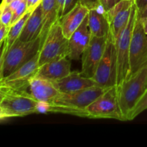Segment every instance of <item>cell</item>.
Instances as JSON below:
<instances>
[{"mask_svg": "<svg viewBox=\"0 0 147 147\" xmlns=\"http://www.w3.org/2000/svg\"><path fill=\"white\" fill-rule=\"evenodd\" d=\"M106 90L96 86L71 93H60L49 103L48 112L88 118L86 108Z\"/></svg>", "mask_w": 147, "mask_h": 147, "instance_id": "cell-1", "label": "cell"}, {"mask_svg": "<svg viewBox=\"0 0 147 147\" xmlns=\"http://www.w3.org/2000/svg\"><path fill=\"white\" fill-rule=\"evenodd\" d=\"M38 101L27 90L0 86V119L37 113Z\"/></svg>", "mask_w": 147, "mask_h": 147, "instance_id": "cell-2", "label": "cell"}, {"mask_svg": "<svg viewBox=\"0 0 147 147\" xmlns=\"http://www.w3.org/2000/svg\"><path fill=\"white\" fill-rule=\"evenodd\" d=\"M147 90V63L117 86L118 98L123 121L129 117L137 102Z\"/></svg>", "mask_w": 147, "mask_h": 147, "instance_id": "cell-3", "label": "cell"}, {"mask_svg": "<svg viewBox=\"0 0 147 147\" xmlns=\"http://www.w3.org/2000/svg\"><path fill=\"white\" fill-rule=\"evenodd\" d=\"M44 37L22 42L17 40L0 59V79L9 76L34 57L40 52Z\"/></svg>", "mask_w": 147, "mask_h": 147, "instance_id": "cell-4", "label": "cell"}, {"mask_svg": "<svg viewBox=\"0 0 147 147\" xmlns=\"http://www.w3.org/2000/svg\"><path fill=\"white\" fill-rule=\"evenodd\" d=\"M68 39L63 34L60 21L51 26L42 41L40 50V66L63 57H68Z\"/></svg>", "mask_w": 147, "mask_h": 147, "instance_id": "cell-5", "label": "cell"}, {"mask_svg": "<svg viewBox=\"0 0 147 147\" xmlns=\"http://www.w3.org/2000/svg\"><path fill=\"white\" fill-rule=\"evenodd\" d=\"M137 14L138 8L136 4L133 9L129 23L120 35L114 40L117 61L116 86L123 83L130 76V45Z\"/></svg>", "mask_w": 147, "mask_h": 147, "instance_id": "cell-6", "label": "cell"}, {"mask_svg": "<svg viewBox=\"0 0 147 147\" xmlns=\"http://www.w3.org/2000/svg\"><path fill=\"white\" fill-rule=\"evenodd\" d=\"M96 86L108 88L116 86L117 61L115 41L111 33L108 34L106 46L93 77Z\"/></svg>", "mask_w": 147, "mask_h": 147, "instance_id": "cell-7", "label": "cell"}, {"mask_svg": "<svg viewBox=\"0 0 147 147\" xmlns=\"http://www.w3.org/2000/svg\"><path fill=\"white\" fill-rule=\"evenodd\" d=\"M88 118L109 119L123 121L117 93V86L108 88L86 109Z\"/></svg>", "mask_w": 147, "mask_h": 147, "instance_id": "cell-8", "label": "cell"}, {"mask_svg": "<svg viewBox=\"0 0 147 147\" xmlns=\"http://www.w3.org/2000/svg\"><path fill=\"white\" fill-rule=\"evenodd\" d=\"M129 60L130 76L147 63V34L139 15V9L131 40Z\"/></svg>", "mask_w": 147, "mask_h": 147, "instance_id": "cell-9", "label": "cell"}, {"mask_svg": "<svg viewBox=\"0 0 147 147\" xmlns=\"http://www.w3.org/2000/svg\"><path fill=\"white\" fill-rule=\"evenodd\" d=\"M39 57L40 52L12 73L0 79V86L29 90L30 81L37 76L40 69Z\"/></svg>", "mask_w": 147, "mask_h": 147, "instance_id": "cell-10", "label": "cell"}, {"mask_svg": "<svg viewBox=\"0 0 147 147\" xmlns=\"http://www.w3.org/2000/svg\"><path fill=\"white\" fill-rule=\"evenodd\" d=\"M136 0H121L113 7L105 11L114 40L120 35L121 32L129 23Z\"/></svg>", "mask_w": 147, "mask_h": 147, "instance_id": "cell-11", "label": "cell"}, {"mask_svg": "<svg viewBox=\"0 0 147 147\" xmlns=\"http://www.w3.org/2000/svg\"><path fill=\"white\" fill-rule=\"evenodd\" d=\"M108 35L106 37H92L88 45L81 57V73L86 77L93 78L99 62L103 56L106 46Z\"/></svg>", "mask_w": 147, "mask_h": 147, "instance_id": "cell-12", "label": "cell"}, {"mask_svg": "<svg viewBox=\"0 0 147 147\" xmlns=\"http://www.w3.org/2000/svg\"><path fill=\"white\" fill-rule=\"evenodd\" d=\"M91 39V34L88 27V16L81 25L73 32L68 39L69 55L70 60H80L83 52Z\"/></svg>", "mask_w": 147, "mask_h": 147, "instance_id": "cell-13", "label": "cell"}, {"mask_svg": "<svg viewBox=\"0 0 147 147\" xmlns=\"http://www.w3.org/2000/svg\"><path fill=\"white\" fill-rule=\"evenodd\" d=\"M29 91L38 102L49 103L60 93L53 81L38 76L31 80Z\"/></svg>", "mask_w": 147, "mask_h": 147, "instance_id": "cell-14", "label": "cell"}, {"mask_svg": "<svg viewBox=\"0 0 147 147\" xmlns=\"http://www.w3.org/2000/svg\"><path fill=\"white\" fill-rule=\"evenodd\" d=\"M90 9L79 1L72 9L59 20L63 34L67 39L81 25L88 15Z\"/></svg>", "mask_w": 147, "mask_h": 147, "instance_id": "cell-15", "label": "cell"}, {"mask_svg": "<svg viewBox=\"0 0 147 147\" xmlns=\"http://www.w3.org/2000/svg\"><path fill=\"white\" fill-rule=\"evenodd\" d=\"M53 82L60 93H71L96 86L93 78L78 71L71 72L66 77Z\"/></svg>", "mask_w": 147, "mask_h": 147, "instance_id": "cell-16", "label": "cell"}, {"mask_svg": "<svg viewBox=\"0 0 147 147\" xmlns=\"http://www.w3.org/2000/svg\"><path fill=\"white\" fill-rule=\"evenodd\" d=\"M70 59L68 57L53 60L40 66L37 76L51 81L60 80L71 73Z\"/></svg>", "mask_w": 147, "mask_h": 147, "instance_id": "cell-17", "label": "cell"}, {"mask_svg": "<svg viewBox=\"0 0 147 147\" xmlns=\"http://www.w3.org/2000/svg\"><path fill=\"white\" fill-rule=\"evenodd\" d=\"M43 28L41 4L36 7L27 19L18 40L22 42L34 40L40 37Z\"/></svg>", "mask_w": 147, "mask_h": 147, "instance_id": "cell-18", "label": "cell"}, {"mask_svg": "<svg viewBox=\"0 0 147 147\" xmlns=\"http://www.w3.org/2000/svg\"><path fill=\"white\" fill-rule=\"evenodd\" d=\"M103 7L90 9L88 15V23L92 37H106L110 32V27Z\"/></svg>", "mask_w": 147, "mask_h": 147, "instance_id": "cell-19", "label": "cell"}, {"mask_svg": "<svg viewBox=\"0 0 147 147\" xmlns=\"http://www.w3.org/2000/svg\"><path fill=\"white\" fill-rule=\"evenodd\" d=\"M41 7L43 28L40 36L45 39L49 29L54 23L59 20L57 1V0H42Z\"/></svg>", "mask_w": 147, "mask_h": 147, "instance_id": "cell-20", "label": "cell"}, {"mask_svg": "<svg viewBox=\"0 0 147 147\" xmlns=\"http://www.w3.org/2000/svg\"><path fill=\"white\" fill-rule=\"evenodd\" d=\"M31 13V11H27L20 20H17L16 22H14V24H12L10 26L8 34H7V40H6L4 45L1 47L2 50H1V57H4L5 55L7 52L9 50V49L18 40L20 34H21L23 28H24V24H25L26 22H27V19L29 18Z\"/></svg>", "mask_w": 147, "mask_h": 147, "instance_id": "cell-21", "label": "cell"}, {"mask_svg": "<svg viewBox=\"0 0 147 147\" xmlns=\"http://www.w3.org/2000/svg\"><path fill=\"white\" fill-rule=\"evenodd\" d=\"M13 12V18L11 24L20 20L28 10H27V0H14L8 4Z\"/></svg>", "mask_w": 147, "mask_h": 147, "instance_id": "cell-22", "label": "cell"}, {"mask_svg": "<svg viewBox=\"0 0 147 147\" xmlns=\"http://www.w3.org/2000/svg\"><path fill=\"white\" fill-rule=\"evenodd\" d=\"M147 109V90H146L143 96H142L137 103L136 104L135 107L132 110L130 116L129 117V121H132L139 116L140 113L144 111L145 110Z\"/></svg>", "mask_w": 147, "mask_h": 147, "instance_id": "cell-23", "label": "cell"}, {"mask_svg": "<svg viewBox=\"0 0 147 147\" xmlns=\"http://www.w3.org/2000/svg\"><path fill=\"white\" fill-rule=\"evenodd\" d=\"M1 14H0V24L9 27L11 24L13 18V12L8 4L1 5Z\"/></svg>", "mask_w": 147, "mask_h": 147, "instance_id": "cell-24", "label": "cell"}, {"mask_svg": "<svg viewBox=\"0 0 147 147\" xmlns=\"http://www.w3.org/2000/svg\"><path fill=\"white\" fill-rule=\"evenodd\" d=\"M80 2L90 10L97 9L101 7L100 0H80Z\"/></svg>", "mask_w": 147, "mask_h": 147, "instance_id": "cell-25", "label": "cell"}, {"mask_svg": "<svg viewBox=\"0 0 147 147\" xmlns=\"http://www.w3.org/2000/svg\"><path fill=\"white\" fill-rule=\"evenodd\" d=\"M9 30V27H7L4 24H0V45H1V47H2L7 40Z\"/></svg>", "mask_w": 147, "mask_h": 147, "instance_id": "cell-26", "label": "cell"}, {"mask_svg": "<svg viewBox=\"0 0 147 147\" xmlns=\"http://www.w3.org/2000/svg\"><path fill=\"white\" fill-rule=\"evenodd\" d=\"M79 1H80V0H65L63 15L65 14L67 11H70V9H72Z\"/></svg>", "mask_w": 147, "mask_h": 147, "instance_id": "cell-27", "label": "cell"}, {"mask_svg": "<svg viewBox=\"0 0 147 147\" xmlns=\"http://www.w3.org/2000/svg\"><path fill=\"white\" fill-rule=\"evenodd\" d=\"M117 2V0H100V4L105 11H107L109 9L115 5Z\"/></svg>", "mask_w": 147, "mask_h": 147, "instance_id": "cell-28", "label": "cell"}, {"mask_svg": "<svg viewBox=\"0 0 147 147\" xmlns=\"http://www.w3.org/2000/svg\"><path fill=\"white\" fill-rule=\"evenodd\" d=\"M57 7H58L59 20H60V19L63 16L65 0H57Z\"/></svg>", "mask_w": 147, "mask_h": 147, "instance_id": "cell-29", "label": "cell"}, {"mask_svg": "<svg viewBox=\"0 0 147 147\" xmlns=\"http://www.w3.org/2000/svg\"><path fill=\"white\" fill-rule=\"evenodd\" d=\"M136 4L139 10H142L147 4V0H136Z\"/></svg>", "mask_w": 147, "mask_h": 147, "instance_id": "cell-30", "label": "cell"}, {"mask_svg": "<svg viewBox=\"0 0 147 147\" xmlns=\"http://www.w3.org/2000/svg\"><path fill=\"white\" fill-rule=\"evenodd\" d=\"M139 17L141 18H145V17H147V4L146 7L144 9H142V10H139Z\"/></svg>", "mask_w": 147, "mask_h": 147, "instance_id": "cell-31", "label": "cell"}, {"mask_svg": "<svg viewBox=\"0 0 147 147\" xmlns=\"http://www.w3.org/2000/svg\"><path fill=\"white\" fill-rule=\"evenodd\" d=\"M141 20H142V24H143V27H144V29L145 32H146L147 34V17H145V18H141Z\"/></svg>", "mask_w": 147, "mask_h": 147, "instance_id": "cell-32", "label": "cell"}, {"mask_svg": "<svg viewBox=\"0 0 147 147\" xmlns=\"http://www.w3.org/2000/svg\"><path fill=\"white\" fill-rule=\"evenodd\" d=\"M12 1H14V0H2V2H1V5H7V4H9V3H11Z\"/></svg>", "mask_w": 147, "mask_h": 147, "instance_id": "cell-33", "label": "cell"}, {"mask_svg": "<svg viewBox=\"0 0 147 147\" xmlns=\"http://www.w3.org/2000/svg\"><path fill=\"white\" fill-rule=\"evenodd\" d=\"M121 1V0H117V2H118V1Z\"/></svg>", "mask_w": 147, "mask_h": 147, "instance_id": "cell-34", "label": "cell"}]
</instances>
